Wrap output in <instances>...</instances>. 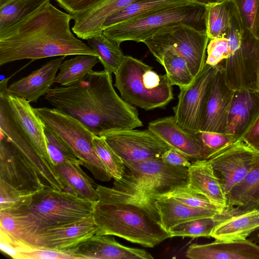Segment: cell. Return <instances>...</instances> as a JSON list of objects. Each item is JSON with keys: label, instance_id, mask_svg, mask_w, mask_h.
Segmentation results:
<instances>
[{"label": "cell", "instance_id": "cell-10", "mask_svg": "<svg viewBox=\"0 0 259 259\" xmlns=\"http://www.w3.org/2000/svg\"><path fill=\"white\" fill-rule=\"evenodd\" d=\"M228 44L229 57L221 63L228 84L234 91H259V40L248 30L243 38L233 37Z\"/></svg>", "mask_w": 259, "mask_h": 259}, {"label": "cell", "instance_id": "cell-1", "mask_svg": "<svg viewBox=\"0 0 259 259\" xmlns=\"http://www.w3.org/2000/svg\"><path fill=\"white\" fill-rule=\"evenodd\" d=\"M45 99L97 136L143 126L137 108L117 95L105 70H92L73 84L52 89Z\"/></svg>", "mask_w": 259, "mask_h": 259}, {"label": "cell", "instance_id": "cell-4", "mask_svg": "<svg viewBox=\"0 0 259 259\" xmlns=\"http://www.w3.org/2000/svg\"><path fill=\"white\" fill-rule=\"evenodd\" d=\"M114 86L129 104L145 110L164 107L174 99L172 85L166 74L130 56L114 74Z\"/></svg>", "mask_w": 259, "mask_h": 259}, {"label": "cell", "instance_id": "cell-39", "mask_svg": "<svg viewBox=\"0 0 259 259\" xmlns=\"http://www.w3.org/2000/svg\"><path fill=\"white\" fill-rule=\"evenodd\" d=\"M194 134L200 147L203 159L209 158L239 139L227 133L199 131Z\"/></svg>", "mask_w": 259, "mask_h": 259}, {"label": "cell", "instance_id": "cell-13", "mask_svg": "<svg viewBox=\"0 0 259 259\" xmlns=\"http://www.w3.org/2000/svg\"><path fill=\"white\" fill-rule=\"evenodd\" d=\"M123 162L160 158L170 147L149 129H129L103 137Z\"/></svg>", "mask_w": 259, "mask_h": 259}, {"label": "cell", "instance_id": "cell-46", "mask_svg": "<svg viewBox=\"0 0 259 259\" xmlns=\"http://www.w3.org/2000/svg\"><path fill=\"white\" fill-rule=\"evenodd\" d=\"M0 248L2 252L15 259H22L20 253L30 250L0 229Z\"/></svg>", "mask_w": 259, "mask_h": 259}, {"label": "cell", "instance_id": "cell-19", "mask_svg": "<svg viewBox=\"0 0 259 259\" xmlns=\"http://www.w3.org/2000/svg\"><path fill=\"white\" fill-rule=\"evenodd\" d=\"M136 0H99L91 7L71 15L73 32L79 38L88 39L103 33L106 20Z\"/></svg>", "mask_w": 259, "mask_h": 259}, {"label": "cell", "instance_id": "cell-25", "mask_svg": "<svg viewBox=\"0 0 259 259\" xmlns=\"http://www.w3.org/2000/svg\"><path fill=\"white\" fill-rule=\"evenodd\" d=\"M258 115L259 91H234L226 133L241 138Z\"/></svg>", "mask_w": 259, "mask_h": 259}, {"label": "cell", "instance_id": "cell-20", "mask_svg": "<svg viewBox=\"0 0 259 259\" xmlns=\"http://www.w3.org/2000/svg\"><path fill=\"white\" fill-rule=\"evenodd\" d=\"M148 129L170 148L184 154L192 162L203 159L201 148L194 134L182 127L176 121L174 116L151 121Z\"/></svg>", "mask_w": 259, "mask_h": 259}, {"label": "cell", "instance_id": "cell-48", "mask_svg": "<svg viewBox=\"0 0 259 259\" xmlns=\"http://www.w3.org/2000/svg\"><path fill=\"white\" fill-rule=\"evenodd\" d=\"M58 5L70 14L91 7L99 0H55Z\"/></svg>", "mask_w": 259, "mask_h": 259}, {"label": "cell", "instance_id": "cell-21", "mask_svg": "<svg viewBox=\"0 0 259 259\" xmlns=\"http://www.w3.org/2000/svg\"><path fill=\"white\" fill-rule=\"evenodd\" d=\"M98 227L93 215L81 220L44 229L41 247L58 250L74 247L96 234Z\"/></svg>", "mask_w": 259, "mask_h": 259}, {"label": "cell", "instance_id": "cell-53", "mask_svg": "<svg viewBox=\"0 0 259 259\" xmlns=\"http://www.w3.org/2000/svg\"><path fill=\"white\" fill-rule=\"evenodd\" d=\"M258 238H259V235H258Z\"/></svg>", "mask_w": 259, "mask_h": 259}, {"label": "cell", "instance_id": "cell-37", "mask_svg": "<svg viewBox=\"0 0 259 259\" xmlns=\"http://www.w3.org/2000/svg\"><path fill=\"white\" fill-rule=\"evenodd\" d=\"M215 215L199 218L183 222L171 228L168 233L171 237H211L212 231L217 223Z\"/></svg>", "mask_w": 259, "mask_h": 259}, {"label": "cell", "instance_id": "cell-54", "mask_svg": "<svg viewBox=\"0 0 259 259\" xmlns=\"http://www.w3.org/2000/svg\"><path fill=\"white\" fill-rule=\"evenodd\" d=\"M258 209H259V207H258Z\"/></svg>", "mask_w": 259, "mask_h": 259}, {"label": "cell", "instance_id": "cell-28", "mask_svg": "<svg viewBox=\"0 0 259 259\" xmlns=\"http://www.w3.org/2000/svg\"><path fill=\"white\" fill-rule=\"evenodd\" d=\"M227 198V208L222 213L225 215L258 208L259 162L243 181L231 190Z\"/></svg>", "mask_w": 259, "mask_h": 259}, {"label": "cell", "instance_id": "cell-50", "mask_svg": "<svg viewBox=\"0 0 259 259\" xmlns=\"http://www.w3.org/2000/svg\"><path fill=\"white\" fill-rule=\"evenodd\" d=\"M254 35L259 40V0L257 2V9L254 23Z\"/></svg>", "mask_w": 259, "mask_h": 259}, {"label": "cell", "instance_id": "cell-26", "mask_svg": "<svg viewBox=\"0 0 259 259\" xmlns=\"http://www.w3.org/2000/svg\"><path fill=\"white\" fill-rule=\"evenodd\" d=\"M188 184L204 195L222 213L227 206L221 181L206 159L198 160L188 167Z\"/></svg>", "mask_w": 259, "mask_h": 259}, {"label": "cell", "instance_id": "cell-31", "mask_svg": "<svg viewBox=\"0 0 259 259\" xmlns=\"http://www.w3.org/2000/svg\"><path fill=\"white\" fill-rule=\"evenodd\" d=\"M193 0H136L109 17L103 24V32L114 25L145 17L158 11Z\"/></svg>", "mask_w": 259, "mask_h": 259}, {"label": "cell", "instance_id": "cell-22", "mask_svg": "<svg viewBox=\"0 0 259 259\" xmlns=\"http://www.w3.org/2000/svg\"><path fill=\"white\" fill-rule=\"evenodd\" d=\"M191 259H259V246L249 240L214 241L192 244L186 252Z\"/></svg>", "mask_w": 259, "mask_h": 259}, {"label": "cell", "instance_id": "cell-7", "mask_svg": "<svg viewBox=\"0 0 259 259\" xmlns=\"http://www.w3.org/2000/svg\"><path fill=\"white\" fill-rule=\"evenodd\" d=\"M45 126L60 138L74 152L81 164L103 182L112 178L106 170L95 149L96 136L76 118L54 108H34Z\"/></svg>", "mask_w": 259, "mask_h": 259}, {"label": "cell", "instance_id": "cell-43", "mask_svg": "<svg viewBox=\"0 0 259 259\" xmlns=\"http://www.w3.org/2000/svg\"><path fill=\"white\" fill-rule=\"evenodd\" d=\"M205 63L215 66L229 55V46L226 35L210 39L206 49Z\"/></svg>", "mask_w": 259, "mask_h": 259}, {"label": "cell", "instance_id": "cell-38", "mask_svg": "<svg viewBox=\"0 0 259 259\" xmlns=\"http://www.w3.org/2000/svg\"><path fill=\"white\" fill-rule=\"evenodd\" d=\"M94 144L96 153L108 174L114 180L121 179L126 169L122 159L109 146L103 137L95 136Z\"/></svg>", "mask_w": 259, "mask_h": 259}, {"label": "cell", "instance_id": "cell-41", "mask_svg": "<svg viewBox=\"0 0 259 259\" xmlns=\"http://www.w3.org/2000/svg\"><path fill=\"white\" fill-rule=\"evenodd\" d=\"M163 196L174 198L182 203L192 207L203 208L220 212L218 207L210 201L204 195L188 183L174 189L161 197Z\"/></svg>", "mask_w": 259, "mask_h": 259}, {"label": "cell", "instance_id": "cell-15", "mask_svg": "<svg viewBox=\"0 0 259 259\" xmlns=\"http://www.w3.org/2000/svg\"><path fill=\"white\" fill-rule=\"evenodd\" d=\"M0 180L18 190L33 194L46 188L35 168L1 132Z\"/></svg>", "mask_w": 259, "mask_h": 259}, {"label": "cell", "instance_id": "cell-27", "mask_svg": "<svg viewBox=\"0 0 259 259\" xmlns=\"http://www.w3.org/2000/svg\"><path fill=\"white\" fill-rule=\"evenodd\" d=\"M217 223L211 237L215 240L234 241L246 239L251 233L259 229V209L255 208L242 213L215 215Z\"/></svg>", "mask_w": 259, "mask_h": 259}, {"label": "cell", "instance_id": "cell-6", "mask_svg": "<svg viewBox=\"0 0 259 259\" xmlns=\"http://www.w3.org/2000/svg\"><path fill=\"white\" fill-rule=\"evenodd\" d=\"M123 162L127 170L113 188L126 193L155 199L188 183V168L166 164L160 158Z\"/></svg>", "mask_w": 259, "mask_h": 259}, {"label": "cell", "instance_id": "cell-32", "mask_svg": "<svg viewBox=\"0 0 259 259\" xmlns=\"http://www.w3.org/2000/svg\"><path fill=\"white\" fill-rule=\"evenodd\" d=\"M51 0H0V34L16 26Z\"/></svg>", "mask_w": 259, "mask_h": 259}, {"label": "cell", "instance_id": "cell-52", "mask_svg": "<svg viewBox=\"0 0 259 259\" xmlns=\"http://www.w3.org/2000/svg\"><path fill=\"white\" fill-rule=\"evenodd\" d=\"M257 85H258V90H259V67H258V70H257Z\"/></svg>", "mask_w": 259, "mask_h": 259}, {"label": "cell", "instance_id": "cell-44", "mask_svg": "<svg viewBox=\"0 0 259 259\" xmlns=\"http://www.w3.org/2000/svg\"><path fill=\"white\" fill-rule=\"evenodd\" d=\"M22 259H78L72 248L58 250L40 247L20 253Z\"/></svg>", "mask_w": 259, "mask_h": 259}, {"label": "cell", "instance_id": "cell-12", "mask_svg": "<svg viewBox=\"0 0 259 259\" xmlns=\"http://www.w3.org/2000/svg\"><path fill=\"white\" fill-rule=\"evenodd\" d=\"M206 160L221 181L226 195L259 162V153L241 138Z\"/></svg>", "mask_w": 259, "mask_h": 259}, {"label": "cell", "instance_id": "cell-5", "mask_svg": "<svg viewBox=\"0 0 259 259\" xmlns=\"http://www.w3.org/2000/svg\"><path fill=\"white\" fill-rule=\"evenodd\" d=\"M205 10V6L193 1L114 25L103 33L120 45L125 41L143 42L161 28L175 24H186L206 31Z\"/></svg>", "mask_w": 259, "mask_h": 259}, {"label": "cell", "instance_id": "cell-34", "mask_svg": "<svg viewBox=\"0 0 259 259\" xmlns=\"http://www.w3.org/2000/svg\"><path fill=\"white\" fill-rule=\"evenodd\" d=\"M99 61L97 56L87 55H77L65 60L60 66L55 83L61 86L73 84L83 79Z\"/></svg>", "mask_w": 259, "mask_h": 259}, {"label": "cell", "instance_id": "cell-23", "mask_svg": "<svg viewBox=\"0 0 259 259\" xmlns=\"http://www.w3.org/2000/svg\"><path fill=\"white\" fill-rule=\"evenodd\" d=\"M12 114L40 155L53 165L49 156L45 134V125L28 101L8 95Z\"/></svg>", "mask_w": 259, "mask_h": 259}, {"label": "cell", "instance_id": "cell-42", "mask_svg": "<svg viewBox=\"0 0 259 259\" xmlns=\"http://www.w3.org/2000/svg\"><path fill=\"white\" fill-rule=\"evenodd\" d=\"M45 134L48 152L54 166L79 160L72 150L60 138L45 125Z\"/></svg>", "mask_w": 259, "mask_h": 259}, {"label": "cell", "instance_id": "cell-3", "mask_svg": "<svg viewBox=\"0 0 259 259\" xmlns=\"http://www.w3.org/2000/svg\"><path fill=\"white\" fill-rule=\"evenodd\" d=\"M98 200L93 216L96 234L114 235L147 247H154L169 233L163 227L154 199L142 198L114 188H96Z\"/></svg>", "mask_w": 259, "mask_h": 259}, {"label": "cell", "instance_id": "cell-51", "mask_svg": "<svg viewBox=\"0 0 259 259\" xmlns=\"http://www.w3.org/2000/svg\"><path fill=\"white\" fill-rule=\"evenodd\" d=\"M199 4L206 6L209 4L215 3H221L229 2L230 0H193Z\"/></svg>", "mask_w": 259, "mask_h": 259}, {"label": "cell", "instance_id": "cell-11", "mask_svg": "<svg viewBox=\"0 0 259 259\" xmlns=\"http://www.w3.org/2000/svg\"><path fill=\"white\" fill-rule=\"evenodd\" d=\"M217 70V66L205 63L188 86L180 89L178 104L173 108L174 117L177 122L189 132L200 131Z\"/></svg>", "mask_w": 259, "mask_h": 259}, {"label": "cell", "instance_id": "cell-24", "mask_svg": "<svg viewBox=\"0 0 259 259\" xmlns=\"http://www.w3.org/2000/svg\"><path fill=\"white\" fill-rule=\"evenodd\" d=\"M0 229L30 249L41 247L42 229L27 209L0 211Z\"/></svg>", "mask_w": 259, "mask_h": 259}, {"label": "cell", "instance_id": "cell-47", "mask_svg": "<svg viewBox=\"0 0 259 259\" xmlns=\"http://www.w3.org/2000/svg\"><path fill=\"white\" fill-rule=\"evenodd\" d=\"M162 161L174 166L189 167L192 162L184 154L172 148H169L161 156Z\"/></svg>", "mask_w": 259, "mask_h": 259}, {"label": "cell", "instance_id": "cell-36", "mask_svg": "<svg viewBox=\"0 0 259 259\" xmlns=\"http://www.w3.org/2000/svg\"><path fill=\"white\" fill-rule=\"evenodd\" d=\"M159 63L164 67L171 84L180 89L188 86L195 78L187 61L175 51L166 52Z\"/></svg>", "mask_w": 259, "mask_h": 259}, {"label": "cell", "instance_id": "cell-9", "mask_svg": "<svg viewBox=\"0 0 259 259\" xmlns=\"http://www.w3.org/2000/svg\"><path fill=\"white\" fill-rule=\"evenodd\" d=\"M95 202L63 190L45 188L33 195L30 205L26 209L36 219L42 231L93 215Z\"/></svg>", "mask_w": 259, "mask_h": 259}, {"label": "cell", "instance_id": "cell-35", "mask_svg": "<svg viewBox=\"0 0 259 259\" xmlns=\"http://www.w3.org/2000/svg\"><path fill=\"white\" fill-rule=\"evenodd\" d=\"M204 17L209 39L226 35L230 25L229 2L206 5Z\"/></svg>", "mask_w": 259, "mask_h": 259}, {"label": "cell", "instance_id": "cell-40", "mask_svg": "<svg viewBox=\"0 0 259 259\" xmlns=\"http://www.w3.org/2000/svg\"><path fill=\"white\" fill-rule=\"evenodd\" d=\"M34 194L18 190L0 180V211L27 208Z\"/></svg>", "mask_w": 259, "mask_h": 259}, {"label": "cell", "instance_id": "cell-16", "mask_svg": "<svg viewBox=\"0 0 259 259\" xmlns=\"http://www.w3.org/2000/svg\"><path fill=\"white\" fill-rule=\"evenodd\" d=\"M234 90L228 84L220 63L208 98L200 131L226 133Z\"/></svg>", "mask_w": 259, "mask_h": 259}, {"label": "cell", "instance_id": "cell-30", "mask_svg": "<svg viewBox=\"0 0 259 259\" xmlns=\"http://www.w3.org/2000/svg\"><path fill=\"white\" fill-rule=\"evenodd\" d=\"M80 161L54 165L64 191L92 202L98 200L94 181L80 168Z\"/></svg>", "mask_w": 259, "mask_h": 259}, {"label": "cell", "instance_id": "cell-29", "mask_svg": "<svg viewBox=\"0 0 259 259\" xmlns=\"http://www.w3.org/2000/svg\"><path fill=\"white\" fill-rule=\"evenodd\" d=\"M155 205L163 228L168 232L175 226L193 219L214 216L220 212L190 206L170 197L154 199Z\"/></svg>", "mask_w": 259, "mask_h": 259}, {"label": "cell", "instance_id": "cell-45", "mask_svg": "<svg viewBox=\"0 0 259 259\" xmlns=\"http://www.w3.org/2000/svg\"><path fill=\"white\" fill-rule=\"evenodd\" d=\"M231 1L235 5L246 28L254 35L258 0Z\"/></svg>", "mask_w": 259, "mask_h": 259}, {"label": "cell", "instance_id": "cell-18", "mask_svg": "<svg viewBox=\"0 0 259 259\" xmlns=\"http://www.w3.org/2000/svg\"><path fill=\"white\" fill-rule=\"evenodd\" d=\"M66 57L51 60L28 75L14 81L8 87V95L36 103L40 97L52 89L57 72Z\"/></svg>", "mask_w": 259, "mask_h": 259}, {"label": "cell", "instance_id": "cell-33", "mask_svg": "<svg viewBox=\"0 0 259 259\" xmlns=\"http://www.w3.org/2000/svg\"><path fill=\"white\" fill-rule=\"evenodd\" d=\"M87 40L88 46L96 53L104 70L115 74L125 57L120 45L111 40L103 33L92 37Z\"/></svg>", "mask_w": 259, "mask_h": 259}, {"label": "cell", "instance_id": "cell-49", "mask_svg": "<svg viewBox=\"0 0 259 259\" xmlns=\"http://www.w3.org/2000/svg\"><path fill=\"white\" fill-rule=\"evenodd\" d=\"M241 139L259 153V115L243 134Z\"/></svg>", "mask_w": 259, "mask_h": 259}, {"label": "cell", "instance_id": "cell-17", "mask_svg": "<svg viewBox=\"0 0 259 259\" xmlns=\"http://www.w3.org/2000/svg\"><path fill=\"white\" fill-rule=\"evenodd\" d=\"M78 259H153L143 249L120 244L108 235L95 234L71 248Z\"/></svg>", "mask_w": 259, "mask_h": 259}, {"label": "cell", "instance_id": "cell-14", "mask_svg": "<svg viewBox=\"0 0 259 259\" xmlns=\"http://www.w3.org/2000/svg\"><path fill=\"white\" fill-rule=\"evenodd\" d=\"M0 129L35 168L46 188L64 190L54 166L43 158L34 148L14 119L6 100L0 102Z\"/></svg>", "mask_w": 259, "mask_h": 259}, {"label": "cell", "instance_id": "cell-8", "mask_svg": "<svg viewBox=\"0 0 259 259\" xmlns=\"http://www.w3.org/2000/svg\"><path fill=\"white\" fill-rule=\"evenodd\" d=\"M209 40L206 31L179 23L161 28L143 42L158 62L167 51L177 52L187 61L195 77L205 64Z\"/></svg>", "mask_w": 259, "mask_h": 259}, {"label": "cell", "instance_id": "cell-2", "mask_svg": "<svg viewBox=\"0 0 259 259\" xmlns=\"http://www.w3.org/2000/svg\"><path fill=\"white\" fill-rule=\"evenodd\" d=\"M71 19L70 14L48 1L23 21L0 34V66L23 59L97 56L88 44L73 34L70 28Z\"/></svg>", "mask_w": 259, "mask_h": 259}]
</instances>
